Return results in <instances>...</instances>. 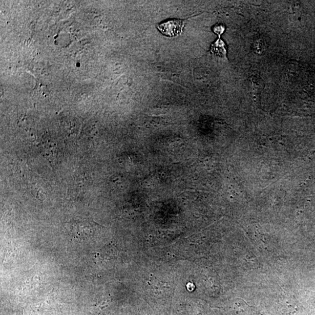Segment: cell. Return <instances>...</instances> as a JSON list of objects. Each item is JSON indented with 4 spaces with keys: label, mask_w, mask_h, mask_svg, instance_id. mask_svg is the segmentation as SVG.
<instances>
[{
    "label": "cell",
    "mask_w": 315,
    "mask_h": 315,
    "mask_svg": "<svg viewBox=\"0 0 315 315\" xmlns=\"http://www.w3.org/2000/svg\"><path fill=\"white\" fill-rule=\"evenodd\" d=\"M211 52L214 55L220 57H226V49L225 43L220 37L212 45Z\"/></svg>",
    "instance_id": "3957f363"
},
{
    "label": "cell",
    "mask_w": 315,
    "mask_h": 315,
    "mask_svg": "<svg viewBox=\"0 0 315 315\" xmlns=\"http://www.w3.org/2000/svg\"><path fill=\"white\" fill-rule=\"evenodd\" d=\"M225 27L223 25L218 24L213 28V31L220 37V36L224 32Z\"/></svg>",
    "instance_id": "277c9868"
},
{
    "label": "cell",
    "mask_w": 315,
    "mask_h": 315,
    "mask_svg": "<svg viewBox=\"0 0 315 315\" xmlns=\"http://www.w3.org/2000/svg\"><path fill=\"white\" fill-rule=\"evenodd\" d=\"M184 24L180 19H170L158 25L157 28L162 34L170 37H175L181 34Z\"/></svg>",
    "instance_id": "7a4b0ae2"
},
{
    "label": "cell",
    "mask_w": 315,
    "mask_h": 315,
    "mask_svg": "<svg viewBox=\"0 0 315 315\" xmlns=\"http://www.w3.org/2000/svg\"><path fill=\"white\" fill-rule=\"evenodd\" d=\"M70 228V234L75 239L83 240L92 235V223L87 220L73 222L71 224Z\"/></svg>",
    "instance_id": "6da1fadb"
}]
</instances>
